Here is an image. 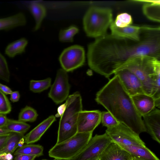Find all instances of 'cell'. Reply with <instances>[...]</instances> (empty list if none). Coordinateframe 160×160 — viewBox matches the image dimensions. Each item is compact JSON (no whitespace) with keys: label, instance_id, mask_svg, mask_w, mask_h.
Segmentation results:
<instances>
[{"label":"cell","instance_id":"1","mask_svg":"<svg viewBox=\"0 0 160 160\" xmlns=\"http://www.w3.org/2000/svg\"><path fill=\"white\" fill-rule=\"evenodd\" d=\"M147 55L160 60V29L142 27L139 41L106 34L88 46V62L96 72L108 78L132 58Z\"/></svg>","mask_w":160,"mask_h":160},{"label":"cell","instance_id":"2","mask_svg":"<svg viewBox=\"0 0 160 160\" xmlns=\"http://www.w3.org/2000/svg\"><path fill=\"white\" fill-rule=\"evenodd\" d=\"M95 100L119 122L124 124L138 134L146 132L142 117L136 110L131 96L118 76L114 75L97 93Z\"/></svg>","mask_w":160,"mask_h":160},{"label":"cell","instance_id":"3","mask_svg":"<svg viewBox=\"0 0 160 160\" xmlns=\"http://www.w3.org/2000/svg\"><path fill=\"white\" fill-rule=\"evenodd\" d=\"M64 104L65 108L60 116L56 143L69 139L78 132V115L82 108L80 93L76 92L69 95Z\"/></svg>","mask_w":160,"mask_h":160},{"label":"cell","instance_id":"4","mask_svg":"<svg viewBox=\"0 0 160 160\" xmlns=\"http://www.w3.org/2000/svg\"><path fill=\"white\" fill-rule=\"evenodd\" d=\"M160 68L159 59L141 55L132 58L121 69H127L133 73L141 81L144 93L151 96L153 77Z\"/></svg>","mask_w":160,"mask_h":160},{"label":"cell","instance_id":"5","mask_svg":"<svg viewBox=\"0 0 160 160\" xmlns=\"http://www.w3.org/2000/svg\"><path fill=\"white\" fill-rule=\"evenodd\" d=\"M113 21L111 9L92 6L83 17L84 29L88 37L96 38L107 34V29Z\"/></svg>","mask_w":160,"mask_h":160},{"label":"cell","instance_id":"6","mask_svg":"<svg viewBox=\"0 0 160 160\" xmlns=\"http://www.w3.org/2000/svg\"><path fill=\"white\" fill-rule=\"evenodd\" d=\"M92 134V132H78L69 139L56 143L49 150V156L57 160H72L86 146Z\"/></svg>","mask_w":160,"mask_h":160},{"label":"cell","instance_id":"7","mask_svg":"<svg viewBox=\"0 0 160 160\" xmlns=\"http://www.w3.org/2000/svg\"><path fill=\"white\" fill-rule=\"evenodd\" d=\"M105 133L112 142L119 145L146 146L139 135L121 123L113 127L107 128Z\"/></svg>","mask_w":160,"mask_h":160},{"label":"cell","instance_id":"8","mask_svg":"<svg viewBox=\"0 0 160 160\" xmlns=\"http://www.w3.org/2000/svg\"><path fill=\"white\" fill-rule=\"evenodd\" d=\"M62 69L70 72L82 66L85 62V51L80 45H74L65 49L59 57Z\"/></svg>","mask_w":160,"mask_h":160},{"label":"cell","instance_id":"9","mask_svg":"<svg viewBox=\"0 0 160 160\" xmlns=\"http://www.w3.org/2000/svg\"><path fill=\"white\" fill-rule=\"evenodd\" d=\"M112 142L105 133L92 137L82 151L72 160H90L98 158L107 147Z\"/></svg>","mask_w":160,"mask_h":160},{"label":"cell","instance_id":"10","mask_svg":"<svg viewBox=\"0 0 160 160\" xmlns=\"http://www.w3.org/2000/svg\"><path fill=\"white\" fill-rule=\"evenodd\" d=\"M70 87L67 72L62 68L60 69L57 72L48 96L56 104L61 103L68 97Z\"/></svg>","mask_w":160,"mask_h":160},{"label":"cell","instance_id":"11","mask_svg":"<svg viewBox=\"0 0 160 160\" xmlns=\"http://www.w3.org/2000/svg\"><path fill=\"white\" fill-rule=\"evenodd\" d=\"M101 113L99 110L80 111L77 121L78 132H93L101 122Z\"/></svg>","mask_w":160,"mask_h":160},{"label":"cell","instance_id":"12","mask_svg":"<svg viewBox=\"0 0 160 160\" xmlns=\"http://www.w3.org/2000/svg\"><path fill=\"white\" fill-rule=\"evenodd\" d=\"M114 74L118 76L123 86L131 96L144 93L141 81L130 71L123 69L116 72Z\"/></svg>","mask_w":160,"mask_h":160},{"label":"cell","instance_id":"13","mask_svg":"<svg viewBox=\"0 0 160 160\" xmlns=\"http://www.w3.org/2000/svg\"><path fill=\"white\" fill-rule=\"evenodd\" d=\"M146 130L154 140L160 143V110L155 108L142 116Z\"/></svg>","mask_w":160,"mask_h":160},{"label":"cell","instance_id":"14","mask_svg":"<svg viewBox=\"0 0 160 160\" xmlns=\"http://www.w3.org/2000/svg\"><path fill=\"white\" fill-rule=\"evenodd\" d=\"M98 158L100 160H132L128 152L113 142L107 147Z\"/></svg>","mask_w":160,"mask_h":160},{"label":"cell","instance_id":"15","mask_svg":"<svg viewBox=\"0 0 160 160\" xmlns=\"http://www.w3.org/2000/svg\"><path fill=\"white\" fill-rule=\"evenodd\" d=\"M131 97L136 110L142 117L156 108L154 99L150 95L143 93L132 96Z\"/></svg>","mask_w":160,"mask_h":160},{"label":"cell","instance_id":"16","mask_svg":"<svg viewBox=\"0 0 160 160\" xmlns=\"http://www.w3.org/2000/svg\"><path fill=\"white\" fill-rule=\"evenodd\" d=\"M142 27L130 25L124 28H119L116 26L113 21L109 27L111 35L136 41H139L140 39Z\"/></svg>","mask_w":160,"mask_h":160},{"label":"cell","instance_id":"17","mask_svg":"<svg viewBox=\"0 0 160 160\" xmlns=\"http://www.w3.org/2000/svg\"><path fill=\"white\" fill-rule=\"evenodd\" d=\"M56 120L55 116H49L24 136L25 143L30 144L38 141Z\"/></svg>","mask_w":160,"mask_h":160},{"label":"cell","instance_id":"18","mask_svg":"<svg viewBox=\"0 0 160 160\" xmlns=\"http://www.w3.org/2000/svg\"><path fill=\"white\" fill-rule=\"evenodd\" d=\"M120 146L129 152L132 160H160L146 146Z\"/></svg>","mask_w":160,"mask_h":160},{"label":"cell","instance_id":"19","mask_svg":"<svg viewBox=\"0 0 160 160\" xmlns=\"http://www.w3.org/2000/svg\"><path fill=\"white\" fill-rule=\"evenodd\" d=\"M26 19L22 12L17 13L8 17L0 18V31L8 30L24 26Z\"/></svg>","mask_w":160,"mask_h":160},{"label":"cell","instance_id":"20","mask_svg":"<svg viewBox=\"0 0 160 160\" xmlns=\"http://www.w3.org/2000/svg\"><path fill=\"white\" fill-rule=\"evenodd\" d=\"M28 43V41L25 38L15 41L7 45L5 49V54L10 58L22 54L25 52Z\"/></svg>","mask_w":160,"mask_h":160},{"label":"cell","instance_id":"21","mask_svg":"<svg viewBox=\"0 0 160 160\" xmlns=\"http://www.w3.org/2000/svg\"><path fill=\"white\" fill-rule=\"evenodd\" d=\"M29 8L35 21L33 30L37 31L40 28L42 21L46 15V9L43 5L36 2H31L29 5Z\"/></svg>","mask_w":160,"mask_h":160},{"label":"cell","instance_id":"22","mask_svg":"<svg viewBox=\"0 0 160 160\" xmlns=\"http://www.w3.org/2000/svg\"><path fill=\"white\" fill-rule=\"evenodd\" d=\"M142 11L149 19L159 22H160V1L153 3L145 2L142 6Z\"/></svg>","mask_w":160,"mask_h":160},{"label":"cell","instance_id":"23","mask_svg":"<svg viewBox=\"0 0 160 160\" xmlns=\"http://www.w3.org/2000/svg\"><path fill=\"white\" fill-rule=\"evenodd\" d=\"M24 137L23 135L11 132L5 146L0 150V155L4 153H13L18 148L20 141Z\"/></svg>","mask_w":160,"mask_h":160},{"label":"cell","instance_id":"24","mask_svg":"<svg viewBox=\"0 0 160 160\" xmlns=\"http://www.w3.org/2000/svg\"><path fill=\"white\" fill-rule=\"evenodd\" d=\"M30 127V125L25 122L8 118L7 123L3 128L11 132L24 135Z\"/></svg>","mask_w":160,"mask_h":160},{"label":"cell","instance_id":"25","mask_svg":"<svg viewBox=\"0 0 160 160\" xmlns=\"http://www.w3.org/2000/svg\"><path fill=\"white\" fill-rule=\"evenodd\" d=\"M43 148L41 145L27 144L18 148L13 153L17 154H24L38 157L43 155Z\"/></svg>","mask_w":160,"mask_h":160},{"label":"cell","instance_id":"26","mask_svg":"<svg viewBox=\"0 0 160 160\" xmlns=\"http://www.w3.org/2000/svg\"><path fill=\"white\" fill-rule=\"evenodd\" d=\"M38 116L36 111L32 108L27 106L22 108L18 115V120L24 122L35 121Z\"/></svg>","mask_w":160,"mask_h":160},{"label":"cell","instance_id":"27","mask_svg":"<svg viewBox=\"0 0 160 160\" xmlns=\"http://www.w3.org/2000/svg\"><path fill=\"white\" fill-rule=\"evenodd\" d=\"M51 83L50 78L41 80H32L30 82V90L35 93L40 92L48 89L51 86Z\"/></svg>","mask_w":160,"mask_h":160},{"label":"cell","instance_id":"28","mask_svg":"<svg viewBox=\"0 0 160 160\" xmlns=\"http://www.w3.org/2000/svg\"><path fill=\"white\" fill-rule=\"evenodd\" d=\"M79 31L78 28L75 25L71 26L66 29L61 30L59 33V39L62 42H72L74 36Z\"/></svg>","mask_w":160,"mask_h":160},{"label":"cell","instance_id":"29","mask_svg":"<svg viewBox=\"0 0 160 160\" xmlns=\"http://www.w3.org/2000/svg\"><path fill=\"white\" fill-rule=\"evenodd\" d=\"M0 79L7 82L10 79V73L7 60L0 52Z\"/></svg>","mask_w":160,"mask_h":160},{"label":"cell","instance_id":"30","mask_svg":"<svg viewBox=\"0 0 160 160\" xmlns=\"http://www.w3.org/2000/svg\"><path fill=\"white\" fill-rule=\"evenodd\" d=\"M101 122L102 125L107 128L113 127L120 123L108 111L102 112Z\"/></svg>","mask_w":160,"mask_h":160},{"label":"cell","instance_id":"31","mask_svg":"<svg viewBox=\"0 0 160 160\" xmlns=\"http://www.w3.org/2000/svg\"><path fill=\"white\" fill-rule=\"evenodd\" d=\"M114 22L116 26L122 28L130 25L132 23V20L130 15L124 12L118 15Z\"/></svg>","mask_w":160,"mask_h":160},{"label":"cell","instance_id":"32","mask_svg":"<svg viewBox=\"0 0 160 160\" xmlns=\"http://www.w3.org/2000/svg\"><path fill=\"white\" fill-rule=\"evenodd\" d=\"M10 103L5 94L0 90V114L6 115L11 111Z\"/></svg>","mask_w":160,"mask_h":160},{"label":"cell","instance_id":"33","mask_svg":"<svg viewBox=\"0 0 160 160\" xmlns=\"http://www.w3.org/2000/svg\"><path fill=\"white\" fill-rule=\"evenodd\" d=\"M14 155L13 160H34L36 157L35 156L24 154H17Z\"/></svg>","mask_w":160,"mask_h":160},{"label":"cell","instance_id":"34","mask_svg":"<svg viewBox=\"0 0 160 160\" xmlns=\"http://www.w3.org/2000/svg\"><path fill=\"white\" fill-rule=\"evenodd\" d=\"M10 133L0 135V150L5 146Z\"/></svg>","mask_w":160,"mask_h":160},{"label":"cell","instance_id":"35","mask_svg":"<svg viewBox=\"0 0 160 160\" xmlns=\"http://www.w3.org/2000/svg\"><path fill=\"white\" fill-rule=\"evenodd\" d=\"M20 94L18 91H12L10 94V100L13 102H18L20 99Z\"/></svg>","mask_w":160,"mask_h":160},{"label":"cell","instance_id":"36","mask_svg":"<svg viewBox=\"0 0 160 160\" xmlns=\"http://www.w3.org/2000/svg\"><path fill=\"white\" fill-rule=\"evenodd\" d=\"M0 90L5 95H10L12 92L9 87L0 83Z\"/></svg>","mask_w":160,"mask_h":160},{"label":"cell","instance_id":"37","mask_svg":"<svg viewBox=\"0 0 160 160\" xmlns=\"http://www.w3.org/2000/svg\"><path fill=\"white\" fill-rule=\"evenodd\" d=\"M8 118L6 115L0 114V128H3L5 126Z\"/></svg>","mask_w":160,"mask_h":160},{"label":"cell","instance_id":"38","mask_svg":"<svg viewBox=\"0 0 160 160\" xmlns=\"http://www.w3.org/2000/svg\"><path fill=\"white\" fill-rule=\"evenodd\" d=\"M13 156L11 153H4L0 155V160H13Z\"/></svg>","mask_w":160,"mask_h":160},{"label":"cell","instance_id":"39","mask_svg":"<svg viewBox=\"0 0 160 160\" xmlns=\"http://www.w3.org/2000/svg\"><path fill=\"white\" fill-rule=\"evenodd\" d=\"M11 132L4 128H0V135L9 133Z\"/></svg>","mask_w":160,"mask_h":160},{"label":"cell","instance_id":"40","mask_svg":"<svg viewBox=\"0 0 160 160\" xmlns=\"http://www.w3.org/2000/svg\"><path fill=\"white\" fill-rule=\"evenodd\" d=\"M98 158H94V159H91L90 160H97L98 159Z\"/></svg>","mask_w":160,"mask_h":160},{"label":"cell","instance_id":"41","mask_svg":"<svg viewBox=\"0 0 160 160\" xmlns=\"http://www.w3.org/2000/svg\"><path fill=\"white\" fill-rule=\"evenodd\" d=\"M57 160L54 159V160Z\"/></svg>","mask_w":160,"mask_h":160},{"label":"cell","instance_id":"42","mask_svg":"<svg viewBox=\"0 0 160 160\" xmlns=\"http://www.w3.org/2000/svg\"><path fill=\"white\" fill-rule=\"evenodd\" d=\"M97 160H100L99 159V158H98V159Z\"/></svg>","mask_w":160,"mask_h":160}]
</instances>
